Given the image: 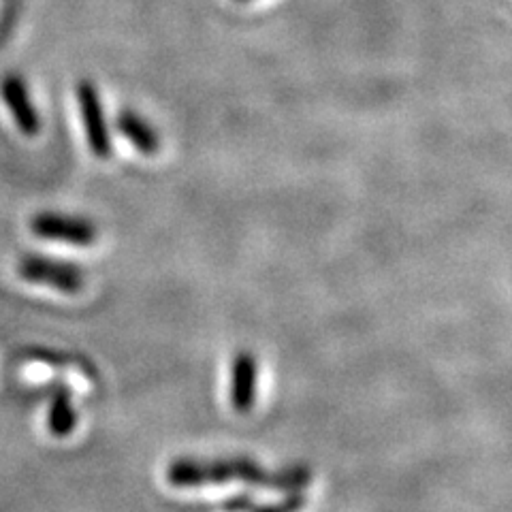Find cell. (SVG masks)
<instances>
[{
  "label": "cell",
  "mask_w": 512,
  "mask_h": 512,
  "mask_svg": "<svg viewBox=\"0 0 512 512\" xmlns=\"http://www.w3.org/2000/svg\"><path fill=\"white\" fill-rule=\"evenodd\" d=\"M18 274L30 284L50 286L64 295L82 293V288L86 286V274L82 267L47 259L43 254H24L18 263Z\"/></svg>",
  "instance_id": "obj_1"
},
{
  "label": "cell",
  "mask_w": 512,
  "mask_h": 512,
  "mask_svg": "<svg viewBox=\"0 0 512 512\" xmlns=\"http://www.w3.org/2000/svg\"><path fill=\"white\" fill-rule=\"evenodd\" d=\"M30 231L47 242H60L77 248L92 246L99 237V229L90 218L58 214V212H41L32 216Z\"/></svg>",
  "instance_id": "obj_2"
},
{
  "label": "cell",
  "mask_w": 512,
  "mask_h": 512,
  "mask_svg": "<svg viewBox=\"0 0 512 512\" xmlns=\"http://www.w3.org/2000/svg\"><path fill=\"white\" fill-rule=\"evenodd\" d=\"M248 476L259 480V470L250 463H233V466H222V463H201L192 459H178L167 468V480L175 487H197L205 483H220L224 476Z\"/></svg>",
  "instance_id": "obj_3"
},
{
  "label": "cell",
  "mask_w": 512,
  "mask_h": 512,
  "mask_svg": "<svg viewBox=\"0 0 512 512\" xmlns=\"http://www.w3.org/2000/svg\"><path fill=\"white\" fill-rule=\"evenodd\" d=\"M77 105H79V114H82V122L86 128V139L90 152L107 160L111 156V137H109V128L105 120V111L101 96L96 92L92 82H79L77 84Z\"/></svg>",
  "instance_id": "obj_4"
},
{
  "label": "cell",
  "mask_w": 512,
  "mask_h": 512,
  "mask_svg": "<svg viewBox=\"0 0 512 512\" xmlns=\"http://www.w3.org/2000/svg\"><path fill=\"white\" fill-rule=\"evenodd\" d=\"M0 94H3V101L7 109L11 111L15 126L26 137H35L41 131V116L32 103L26 82L20 75H5L3 82H0Z\"/></svg>",
  "instance_id": "obj_5"
},
{
  "label": "cell",
  "mask_w": 512,
  "mask_h": 512,
  "mask_svg": "<svg viewBox=\"0 0 512 512\" xmlns=\"http://www.w3.org/2000/svg\"><path fill=\"white\" fill-rule=\"evenodd\" d=\"M77 425V410L73 406L71 389L64 384H54L47 410V431L54 438H69Z\"/></svg>",
  "instance_id": "obj_6"
},
{
  "label": "cell",
  "mask_w": 512,
  "mask_h": 512,
  "mask_svg": "<svg viewBox=\"0 0 512 512\" xmlns=\"http://www.w3.org/2000/svg\"><path fill=\"white\" fill-rule=\"evenodd\" d=\"M116 126L126 137V141H131L141 154L154 156L160 150V137L156 133V128L150 126L139 114H135V111H122Z\"/></svg>",
  "instance_id": "obj_7"
},
{
  "label": "cell",
  "mask_w": 512,
  "mask_h": 512,
  "mask_svg": "<svg viewBox=\"0 0 512 512\" xmlns=\"http://www.w3.org/2000/svg\"><path fill=\"white\" fill-rule=\"evenodd\" d=\"M256 361L248 352H242L233 365V406L237 412H248L254 404Z\"/></svg>",
  "instance_id": "obj_8"
},
{
  "label": "cell",
  "mask_w": 512,
  "mask_h": 512,
  "mask_svg": "<svg viewBox=\"0 0 512 512\" xmlns=\"http://www.w3.org/2000/svg\"><path fill=\"white\" fill-rule=\"evenodd\" d=\"M26 357L32 361H41L52 367H73V370H79L86 378L96 380L99 376V370L96 365L84 357V355H75V352H64V350H54V348H30L26 350Z\"/></svg>",
  "instance_id": "obj_9"
},
{
  "label": "cell",
  "mask_w": 512,
  "mask_h": 512,
  "mask_svg": "<svg viewBox=\"0 0 512 512\" xmlns=\"http://www.w3.org/2000/svg\"><path fill=\"white\" fill-rule=\"evenodd\" d=\"M239 3H250V0H239Z\"/></svg>",
  "instance_id": "obj_10"
}]
</instances>
